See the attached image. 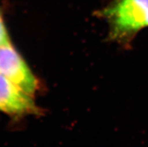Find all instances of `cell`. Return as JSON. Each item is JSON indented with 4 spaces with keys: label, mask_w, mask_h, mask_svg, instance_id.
<instances>
[{
    "label": "cell",
    "mask_w": 148,
    "mask_h": 147,
    "mask_svg": "<svg viewBox=\"0 0 148 147\" xmlns=\"http://www.w3.org/2000/svg\"><path fill=\"white\" fill-rule=\"evenodd\" d=\"M101 14L113 38L125 40L148 27V0H115Z\"/></svg>",
    "instance_id": "cell-1"
},
{
    "label": "cell",
    "mask_w": 148,
    "mask_h": 147,
    "mask_svg": "<svg viewBox=\"0 0 148 147\" xmlns=\"http://www.w3.org/2000/svg\"><path fill=\"white\" fill-rule=\"evenodd\" d=\"M0 73L33 97L39 82L11 43L0 47Z\"/></svg>",
    "instance_id": "cell-2"
},
{
    "label": "cell",
    "mask_w": 148,
    "mask_h": 147,
    "mask_svg": "<svg viewBox=\"0 0 148 147\" xmlns=\"http://www.w3.org/2000/svg\"><path fill=\"white\" fill-rule=\"evenodd\" d=\"M0 110L16 116L41 113L33 97L0 73Z\"/></svg>",
    "instance_id": "cell-3"
},
{
    "label": "cell",
    "mask_w": 148,
    "mask_h": 147,
    "mask_svg": "<svg viewBox=\"0 0 148 147\" xmlns=\"http://www.w3.org/2000/svg\"><path fill=\"white\" fill-rule=\"evenodd\" d=\"M10 44V40L8 32L6 31L5 26L3 23L2 17L0 15V47Z\"/></svg>",
    "instance_id": "cell-4"
}]
</instances>
